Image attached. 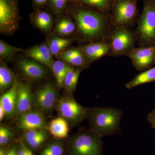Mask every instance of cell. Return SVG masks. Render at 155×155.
I'll return each instance as SVG.
<instances>
[{
	"mask_svg": "<svg viewBox=\"0 0 155 155\" xmlns=\"http://www.w3.org/2000/svg\"><path fill=\"white\" fill-rule=\"evenodd\" d=\"M69 155H103L102 137L91 130L81 129L69 139Z\"/></svg>",
	"mask_w": 155,
	"mask_h": 155,
	"instance_id": "277c9868",
	"label": "cell"
},
{
	"mask_svg": "<svg viewBox=\"0 0 155 155\" xmlns=\"http://www.w3.org/2000/svg\"><path fill=\"white\" fill-rule=\"evenodd\" d=\"M18 155H34L32 151L28 147L24 142L20 141L18 147Z\"/></svg>",
	"mask_w": 155,
	"mask_h": 155,
	"instance_id": "1f68e13d",
	"label": "cell"
},
{
	"mask_svg": "<svg viewBox=\"0 0 155 155\" xmlns=\"http://www.w3.org/2000/svg\"><path fill=\"white\" fill-rule=\"evenodd\" d=\"M19 0H0V32L12 35L19 28Z\"/></svg>",
	"mask_w": 155,
	"mask_h": 155,
	"instance_id": "ba28073f",
	"label": "cell"
},
{
	"mask_svg": "<svg viewBox=\"0 0 155 155\" xmlns=\"http://www.w3.org/2000/svg\"><path fill=\"white\" fill-rule=\"evenodd\" d=\"M48 138L47 132L44 129L26 130L24 134V143L32 150L40 149Z\"/></svg>",
	"mask_w": 155,
	"mask_h": 155,
	"instance_id": "ac0fdd59",
	"label": "cell"
},
{
	"mask_svg": "<svg viewBox=\"0 0 155 155\" xmlns=\"http://www.w3.org/2000/svg\"><path fill=\"white\" fill-rule=\"evenodd\" d=\"M118 0H69V4H80L105 13H110Z\"/></svg>",
	"mask_w": 155,
	"mask_h": 155,
	"instance_id": "7402d4cb",
	"label": "cell"
},
{
	"mask_svg": "<svg viewBox=\"0 0 155 155\" xmlns=\"http://www.w3.org/2000/svg\"><path fill=\"white\" fill-rule=\"evenodd\" d=\"M49 131L54 138L61 140L66 138L69 131V123L62 117L53 119L50 123Z\"/></svg>",
	"mask_w": 155,
	"mask_h": 155,
	"instance_id": "44dd1931",
	"label": "cell"
},
{
	"mask_svg": "<svg viewBox=\"0 0 155 155\" xmlns=\"http://www.w3.org/2000/svg\"><path fill=\"white\" fill-rule=\"evenodd\" d=\"M142 11L134 31L140 47L155 46V0H142Z\"/></svg>",
	"mask_w": 155,
	"mask_h": 155,
	"instance_id": "3957f363",
	"label": "cell"
},
{
	"mask_svg": "<svg viewBox=\"0 0 155 155\" xmlns=\"http://www.w3.org/2000/svg\"><path fill=\"white\" fill-rule=\"evenodd\" d=\"M56 18V24L52 31V35L64 38L72 37L76 41L77 25L69 13L65 11Z\"/></svg>",
	"mask_w": 155,
	"mask_h": 155,
	"instance_id": "7c38bea8",
	"label": "cell"
},
{
	"mask_svg": "<svg viewBox=\"0 0 155 155\" xmlns=\"http://www.w3.org/2000/svg\"><path fill=\"white\" fill-rule=\"evenodd\" d=\"M69 4V0H49L47 11L57 17L66 11Z\"/></svg>",
	"mask_w": 155,
	"mask_h": 155,
	"instance_id": "83f0119b",
	"label": "cell"
},
{
	"mask_svg": "<svg viewBox=\"0 0 155 155\" xmlns=\"http://www.w3.org/2000/svg\"><path fill=\"white\" fill-rule=\"evenodd\" d=\"M56 89L51 84H44L37 91L34 97V105L41 110L50 111L57 101Z\"/></svg>",
	"mask_w": 155,
	"mask_h": 155,
	"instance_id": "8fae6325",
	"label": "cell"
},
{
	"mask_svg": "<svg viewBox=\"0 0 155 155\" xmlns=\"http://www.w3.org/2000/svg\"><path fill=\"white\" fill-rule=\"evenodd\" d=\"M17 64L20 72L30 80H41L45 77L47 74L41 64L31 58H20L17 61Z\"/></svg>",
	"mask_w": 155,
	"mask_h": 155,
	"instance_id": "4fadbf2b",
	"label": "cell"
},
{
	"mask_svg": "<svg viewBox=\"0 0 155 155\" xmlns=\"http://www.w3.org/2000/svg\"><path fill=\"white\" fill-rule=\"evenodd\" d=\"M83 70L82 68L72 66L64 79L63 87L69 94L73 93L75 89L81 72Z\"/></svg>",
	"mask_w": 155,
	"mask_h": 155,
	"instance_id": "484cf974",
	"label": "cell"
},
{
	"mask_svg": "<svg viewBox=\"0 0 155 155\" xmlns=\"http://www.w3.org/2000/svg\"><path fill=\"white\" fill-rule=\"evenodd\" d=\"M5 116H6L5 111L2 106L0 104V121H2L3 119L5 118Z\"/></svg>",
	"mask_w": 155,
	"mask_h": 155,
	"instance_id": "d590c367",
	"label": "cell"
},
{
	"mask_svg": "<svg viewBox=\"0 0 155 155\" xmlns=\"http://www.w3.org/2000/svg\"><path fill=\"white\" fill-rule=\"evenodd\" d=\"M75 39L73 38H64L52 35L46 41V45L53 56H58L72 45Z\"/></svg>",
	"mask_w": 155,
	"mask_h": 155,
	"instance_id": "ffe728a7",
	"label": "cell"
},
{
	"mask_svg": "<svg viewBox=\"0 0 155 155\" xmlns=\"http://www.w3.org/2000/svg\"><path fill=\"white\" fill-rule=\"evenodd\" d=\"M136 42L135 31L132 28L123 27L113 28L109 39L112 57L126 56L134 48Z\"/></svg>",
	"mask_w": 155,
	"mask_h": 155,
	"instance_id": "52a82bcc",
	"label": "cell"
},
{
	"mask_svg": "<svg viewBox=\"0 0 155 155\" xmlns=\"http://www.w3.org/2000/svg\"><path fill=\"white\" fill-rule=\"evenodd\" d=\"M79 47H73L70 48L68 49L65 50L64 51L60 53L58 55L59 60L65 61L67 59L72 58L76 54L80 51Z\"/></svg>",
	"mask_w": 155,
	"mask_h": 155,
	"instance_id": "4dcf8cb0",
	"label": "cell"
},
{
	"mask_svg": "<svg viewBox=\"0 0 155 155\" xmlns=\"http://www.w3.org/2000/svg\"><path fill=\"white\" fill-rule=\"evenodd\" d=\"M65 150L62 142H52L41 150L39 155H64Z\"/></svg>",
	"mask_w": 155,
	"mask_h": 155,
	"instance_id": "f1b7e54d",
	"label": "cell"
},
{
	"mask_svg": "<svg viewBox=\"0 0 155 155\" xmlns=\"http://www.w3.org/2000/svg\"><path fill=\"white\" fill-rule=\"evenodd\" d=\"M151 82H155V66L140 72L126 83L125 86L128 89H130L138 85Z\"/></svg>",
	"mask_w": 155,
	"mask_h": 155,
	"instance_id": "cb8c5ba5",
	"label": "cell"
},
{
	"mask_svg": "<svg viewBox=\"0 0 155 155\" xmlns=\"http://www.w3.org/2000/svg\"><path fill=\"white\" fill-rule=\"evenodd\" d=\"M126 56L137 70L143 72L155 65V46L134 47Z\"/></svg>",
	"mask_w": 155,
	"mask_h": 155,
	"instance_id": "9c48e42d",
	"label": "cell"
},
{
	"mask_svg": "<svg viewBox=\"0 0 155 155\" xmlns=\"http://www.w3.org/2000/svg\"><path fill=\"white\" fill-rule=\"evenodd\" d=\"M19 84L16 81L8 91L1 97L0 104L5 111L6 116H11L16 112Z\"/></svg>",
	"mask_w": 155,
	"mask_h": 155,
	"instance_id": "d6986e66",
	"label": "cell"
},
{
	"mask_svg": "<svg viewBox=\"0 0 155 155\" xmlns=\"http://www.w3.org/2000/svg\"><path fill=\"white\" fill-rule=\"evenodd\" d=\"M76 23V41L83 44L109 43L113 30L110 13H105L80 4H69L66 11Z\"/></svg>",
	"mask_w": 155,
	"mask_h": 155,
	"instance_id": "6da1fadb",
	"label": "cell"
},
{
	"mask_svg": "<svg viewBox=\"0 0 155 155\" xmlns=\"http://www.w3.org/2000/svg\"><path fill=\"white\" fill-rule=\"evenodd\" d=\"M139 0H118L110 13L113 28L127 27L132 28L137 23L140 14L137 8Z\"/></svg>",
	"mask_w": 155,
	"mask_h": 155,
	"instance_id": "5b68a950",
	"label": "cell"
},
{
	"mask_svg": "<svg viewBox=\"0 0 155 155\" xmlns=\"http://www.w3.org/2000/svg\"><path fill=\"white\" fill-rule=\"evenodd\" d=\"M147 119L151 124L153 128L155 129V107L153 110L148 115Z\"/></svg>",
	"mask_w": 155,
	"mask_h": 155,
	"instance_id": "836d02e7",
	"label": "cell"
},
{
	"mask_svg": "<svg viewBox=\"0 0 155 155\" xmlns=\"http://www.w3.org/2000/svg\"><path fill=\"white\" fill-rule=\"evenodd\" d=\"M18 147L17 145H13L7 150L4 155H18Z\"/></svg>",
	"mask_w": 155,
	"mask_h": 155,
	"instance_id": "e575fe53",
	"label": "cell"
},
{
	"mask_svg": "<svg viewBox=\"0 0 155 155\" xmlns=\"http://www.w3.org/2000/svg\"><path fill=\"white\" fill-rule=\"evenodd\" d=\"M64 62L73 67H79L83 69H87L91 64L87 61L81 50L75 55L67 59Z\"/></svg>",
	"mask_w": 155,
	"mask_h": 155,
	"instance_id": "f546056e",
	"label": "cell"
},
{
	"mask_svg": "<svg viewBox=\"0 0 155 155\" xmlns=\"http://www.w3.org/2000/svg\"><path fill=\"white\" fill-rule=\"evenodd\" d=\"M25 54L27 58L51 69L53 55L46 44L37 45L29 48L25 51Z\"/></svg>",
	"mask_w": 155,
	"mask_h": 155,
	"instance_id": "5bb4252c",
	"label": "cell"
},
{
	"mask_svg": "<svg viewBox=\"0 0 155 155\" xmlns=\"http://www.w3.org/2000/svg\"><path fill=\"white\" fill-rule=\"evenodd\" d=\"M23 51L22 49L11 46L2 40H0V57L3 60L11 62L14 60L16 54Z\"/></svg>",
	"mask_w": 155,
	"mask_h": 155,
	"instance_id": "4316f807",
	"label": "cell"
},
{
	"mask_svg": "<svg viewBox=\"0 0 155 155\" xmlns=\"http://www.w3.org/2000/svg\"><path fill=\"white\" fill-rule=\"evenodd\" d=\"M123 111L112 107L92 108L89 119L90 130L102 137L116 135L121 130Z\"/></svg>",
	"mask_w": 155,
	"mask_h": 155,
	"instance_id": "7a4b0ae2",
	"label": "cell"
},
{
	"mask_svg": "<svg viewBox=\"0 0 155 155\" xmlns=\"http://www.w3.org/2000/svg\"><path fill=\"white\" fill-rule=\"evenodd\" d=\"M54 15L47 10H35L31 14V22L33 25L45 33H49L54 28Z\"/></svg>",
	"mask_w": 155,
	"mask_h": 155,
	"instance_id": "2e32d148",
	"label": "cell"
},
{
	"mask_svg": "<svg viewBox=\"0 0 155 155\" xmlns=\"http://www.w3.org/2000/svg\"><path fill=\"white\" fill-rule=\"evenodd\" d=\"M17 125L19 128L25 130L42 129L45 127L46 122L39 112L30 111L20 115Z\"/></svg>",
	"mask_w": 155,
	"mask_h": 155,
	"instance_id": "9a60e30c",
	"label": "cell"
},
{
	"mask_svg": "<svg viewBox=\"0 0 155 155\" xmlns=\"http://www.w3.org/2000/svg\"><path fill=\"white\" fill-rule=\"evenodd\" d=\"M16 81L15 75L5 64L2 59H0V90L1 92L11 88Z\"/></svg>",
	"mask_w": 155,
	"mask_h": 155,
	"instance_id": "603a6c76",
	"label": "cell"
},
{
	"mask_svg": "<svg viewBox=\"0 0 155 155\" xmlns=\"http://www.w3.org/2000/svg\"><path fill=\"white\" fill-rule=\"evenodd\" d=\"M72 67L71 65L62 60L54 61L51 69L55 78L58 87L60 88L63 87L65 78Z\"/></svg>",
	"mask_w": 155,
	"mask_h": 155,
	"instance_id": "d4e9b609",
	"label": "cell"
},
{
	"mask_svg": "<svg viewBox=\"0 0 155 155\" xmlns=\"http://www.w3.org/2000/svg\"><path fill=\"white\" fill-rule=\"evenodd\" d=\"M32 100L30 84H19L15 113L20 116L30 111Z\"/></svg>",
	"mask_w": 155,
	"mask_h": 155,
	"instance_id": "e0dca14e",
	"label": "cell"
},
{
	"mask_svg": "<svg viewBox=\"0 0 155 155\" xmlns=\"http://www.w3.org/2000/svg\"><path fill=\"white\" fill-rule=\"evenodd\" d=\"M49 0H32V5L34 10H42L47 7Z\"/></svg>",
	"mask_w": 155,
	"mask_h": 155,
	"instance_id": "d6a6232c",
	"label": "cell"
},
{
	"mask_svg": "<svg viewBox=\"0 0 155 155\" xmlns=\"http://www.w3.org/2000/svg\"><path fill=\"white\" fill-rule=\"evenodd\" d=\"M57 108L61 117L72 126L79 125L88 118L92 109L82 107L71 96L61 98L58 101Z\"/></svg>",
	"mask_w": 155,
	"mask_h": 155,
	"instance_id": "8992f818",
	"label": "cell"
},
{
	"mask_svg": "<svg viewBox=\"0 0 155 155\" xmlns=\"http://www.w3.org/2000/svg\"><path fill=\"white\" fill-rule=\"evenodd\" d=\"M78 47L90 64L112 55V48L109 42H95L81 45Z\"/></svg>",
	"mask_w": 155,
	"mask_h": 155,
	"instance_id": "30bf717a",
	"label": "cell"
}]
</instances>
